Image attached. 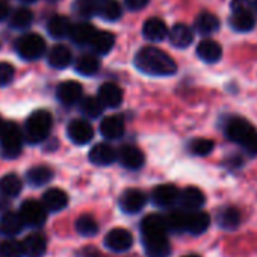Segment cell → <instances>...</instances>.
Returning a JSON list of instances; mask_svg holds the SVG:
<instances>
[{"label": "cell", "instance_id": "32", "mask_svg": "<svg viewBox=\"0 0 257 257\" xmlns=\"http://www.w3.org/2000/svg\"><path fill=\"white\" fill-rule=\"evenodd\" d=\"M47 31L49 34L53 37V38H65L70 35V31H71V23L67 17L64 16H53L50 20H49V25H47Z\"/></svg>", "mask_w": 257, "mask_h": 257}, {"label": "cell", "instance_id": "48", "mask_svg": "<svg viewBox=\"0 0 257 257\" xmlns=\"http://www.w3.org/2000/svg\"><path fill=\"white\" fill-rule=\"evenodd\" d=\"M10 14V4L7 0H0V22H4Z\"/></svg>", "mask_w": 257, "mask_h": 257}, {"label": "cell", "instance_id": "16", "mask_svg": "<svg viewBox=\"0 0 257 257\" xmlns=\"http://www.w3.org/2000/svg\"><path fill=\"white\" fill-rule=\"evenodd\" d=\"M22 249L26 257H43L47 249V240L41 233H32L22 242Z\"/></svg>", "mask_w": 257, "mask_h": 257}, {"label": "cell", "instance_id": "29", "mask_svg": "<svg viewBox=\"0 0 257 257\" xmlns=\"http://www.w3.org/2000/svg\"><path fill=\"white\" fill-rule=\"evenodd\" d=\"M97 32V29L94 26H91L89 23H79L76 26H71V31H70V38L71 41H74L76 44L79 46H85V44H89L94 34Z\"/></svg>", "mask_w": 257, "mask_h": 257}, {"label": "cell", "instance_id": "35", "mask_svg": "<svg viewBox=\"0 0 257 257\" xmlns=\"http://www.w3.org/2000/svg\"><path fill=\"white\" fill-rule=\"evenodd\" d=\"M97 14L107 22H116L121 17L122 11H121V5L116 0H103L97 7Z\"/></svg>", "mask_w": 257, "mask_h": 257}, {"label": "cell", "instance_id": "19", "mask_svg": "<svg viewBox=\"0 0 257 257\" xmlns=\"http://www.w3.org/2000/svg\"><path fill=\"white\" fill-rule=\"evenodd\" d=\"M68 204V195L58 188H52L43 195V206L47 212H59Z\"/></svg>", "mask_w": 257, "mask_h": 257}, {"label": "cell", "instance_id": "8", "mask_svg": "<svg viewBox=\"0 0 257 257\" xmlns=\"http://www.w3.org/2000/svg\"><path fill=\"white\" fill-rule=\"evenodd\" d=\"M104 245L115 251V252H124L134 245V236L125 228H113L110 230L104 237Z\"/></svg>", "mask_w": 257, "mask_h": 257}, {"label": "cell", "instance_id": "43", "mask_svg": "<svg viewBox=\"0 0 257 257\" xmlns=\"http://www.w3.org/2000/svg\"><path fill=\"white\" fill-rule=\"evenodd\" d=\"M97 7H98L97 0H77L74 5V10L82 17H91V16L97 14Z\"/></svg>", "mask_w": 257, "mask_h": 257}, {"label": "cell", "instance_id": "30", "mask_svg": "<svg viewBox=\"0 0 257 257\" xmlns=\"http://www.w3.org/2000/svg\"><path fill=\"white\" fill-rule=\"evenodd\" d=\"M23 183L19 176L16 174H5L0 177V194L8 198H14L22 192Z\"/></svg>", "mask_w": 257, "mask_h": 257}, {"label": "cell", "instance_id": "11", "mask_svg": "<svg viewBox=\"0 0 257 257\" xmlns=\"http://www.w3.org/2000/svg\"><path fill=\"white\" fill-rule=\"evenodd\" d=\"M116 159L121 162V165L127 170H140L143 168L146 158L144 153L135 147V146H122L119 152H116Z\"/></svg>", "mask_w": 257, "mask_h": 257}, {"label": "cell", "instance_id": "41", "mask_svg": "<svg viewBox=\"0 0 257 257\" xmlns=\"http://www.w3.org/2000/svg\"><path fill=\"white\" fill-rule=\"evenodd\" d=\"M213 147H215V143L207 138H197L189 144V150L195 156H207L212 153Z\"/></svg>", "mask_w": 257, "mask_h": 257}, {"label": "cell", "instance_id": "39", "mask_svg": "<svg viewBox=\"0 0 257 257\" xmlns=\"http://www.w3.org/2000/svg\"><path fill=\"white\" fill-rule=\"evenodd\" d=\"M32 20H34V14L31 10L28 8H20L17 10L13 16H11V26L16 28V29H26L32 25Z\"/></svg>", "mask_w": 257, "mask_h": 257}, {"label": "cell", "instance_id": "40", "mask_svg": "<svg viewBox=\"0 0 257 257\" xmlns=\"http://www.w3.org/2000/svg\"><path fill=\"white\" fill-rule=\"evenodd\" d=\"M168 231H176L182 233L185 231V224H186V212L185 210H174L168 216H165Z\"/></svg>", "mask_w": 257, "mask_h": 257}, {"label": "cell", "instance_id": "51", "mask_svg": "<svg viewBox=\"0 0 257 257\" xmlns=\"http://www.w3.org/2000/svg\"><path fill=\"white\" fill-rule=\"evenodd\" d=\"M2 125H4V122H2V119H0V131H2Z\"/></svg>", "mask_w": 257, "mask_h": 257}, {"label": "cell", "instance_id": "21", "mask_svg": "<svg viewBox=\"0 0 257 257\" xmlns=\"http://www.w3.org/2000/svg\"><path fill=\"white\" fill-rule=\"evenodd\" d=\"M100 134L107 140H118L124 134V121L118 115H110L101 119Z\"/></svg>", "mask_w": 257, "mask_h": 257}, {"label": "cell", "instance_id": "13", "mask_svg": "<svg viewBox=\"0 0 257 257\" xmlns=\"http://www.w3.org/2000/svg\"><path fill=\"white\" fill-rule=\"evenodd\" d=\"M82 94H83L82 85L79 82H74V80H65L62 83H59L56 88L58 100L67 106L79 103L82 100Z\"/></svg>", "mask_w": 257, "mask_h": 257}, {"label": "cell", "instance_id": "1", "mask_svg": "<svg viewBox=\"0 0 257 257\" xmlns=\"http://www.w3.org/2000/svg\"><path fill=\"white\" fill-rule=\"evenodd\" d=\"M135 65L140 71L150 76H173L177 71L174 59L158 47H144L135 56Z\"/></svg>", "mask_w": 257, "mask_h": 257}, {"label": "cell", "instance_id": "52", "mask_svg": "<svg viewBox=\"0 0 257 257\" xmlns=\"http://www.w3.org/2000/svg\"><path fill=\"white\" fill-rule=\"evenodd\" d=\"M255 10H257V0H255Z\"/></svg>", "mask_w": 257, "mask_h": 257}, {"label": "cell", "instance_id": "15", "mask_svg": "<svg viewBox=\"0 0 257 257\" xmlns=\"http://www.w3.org/2000/svg\"><path fill=\"white\" fill-rule=\"evenodd\" d=\"M103 107H118L122 101V91L118 85L106 82L98 89V97Z\"/></svg>", "mask_w": 257, "mask_h": 257}, {"label": "cell", "instance_id": "20", "mask_svg": "<svg viewBox=\"0 0 257 257\" xmlns=\"http://www.w3.org/2000/svg\"><path fill=\"white\" fill-rule=\"evenodd\" d=\"M143 243L149 257H168V254L171 252V245L167 236L143 237Z\"/></svg>", "mask_w": 257, "mask_h": 257}, {"label": "cell", "instance_id": "24", "mask_svg": "<svg viewBox=\"0 0 257 257\" xmlns=\"http://www.w3.org/2000/svg\"><path fill=\"white\" fill-rule=\"evenodd\" d=\"M47 61H49V65L53 67V68H58V70H62V68H67L71 61H73V55L70 52L68 47L59 44V46H55L50 49L49 52V56H47Z\"/></svg>", "mask_w": 257, "mask_h": 257}, {"label": "cell", "instance_id": "22", "mask_svg": "<svg viewBox=\"0 0 257 257\" xmlns=\"http://www.w3.org/2000/svg\"><path fill=\"white\" fill-rule=\"evenodd\" d=\"M168 37L170 41L174 47L177 49H186L191 46V43L194 41V32L189 26L179 23L176 26H173L171 31H168Z\"/></svg>", "mask_w": 257, "mask_h": 257}, {"label": "cell", "instance_id": "45", "mask_svg": "<svg viewBox=\"0 0 257 257\" xmlns=\"http://www.w3.org/2000/svg\"><path fill=\"white\" fill-rule=\"evenodd\" d=\"M231 10L233 13H251V0H233Z\"/></svg>", "mask_w": 257, "mask_h": 257}, {"label": "cell", "instance_id": "36", "mask_svg": "<svg viewBox=\"0 0 257 257\" xmlns=\"http://www.w3.org/2000/svg\"><path fill=\"white\" fill-rule=\"evenodd\" d=\"M100 70V61L94 55H82L76 61V71L82 76H92Z\"/></svg>", "mask_w": 257, "mask_h": 257}, {"label": "cell", "instance_id": "4", "mask_svg": "<svg viewBox=\"0 0 257 257\" xmlns=\"http://www.w3.org/2000/svg\"><path fill=\"white\" fill-rule=\"evenodd\" d=\"M23 132L16 122H4L0 131V146L2 156L7 159H16L23 149Z\"/></svg>", "mask_w": 257, "mask_h": 257}, {"label": "cell", "instance_id": "44", "mask_svg": "<svg viewBox=\"0 0 257 257\" xmlns=\"http://www.w3.org/2000/svg\"><path fill=\"white\" fill-rule=\"evenodd\" d=\"M16 74L14 67L10 62H0V86H7L13 82Z\"/></svg>", "mask_w": 257, "mask_h": 257}, {"label": "cell", "instance_id": "31", "mask_svg": "<svg viewBox=\"0 0 257 257\" xmlns=\"http://www.w3.org/2000/svg\"><path fill=\"white\" fill-rule=\"evenodd\" d=\"M219 20L216 16L210 14V13H201L197 19H195V29L198 34L201 35H210L215 34L219 29Z\"/></svg>", "mask_w": 257, "mask_h": 257}, {"label": "cell", "instance_id": "10", "mask_svg": "<svg viewBox=\"0 0 257 257\" xmlns=\"http://www.w3.org/2000/svg\"><path fill=\"white\" fill-rule=\"evenodd\" d=\"M141 233H143V237H162V236H167L168 227H167L165 216L158 215V213L147 215L141 221Z\"/></svg>", "mask_w": 257, "mask_h": 257}, {"label": "cell", "instance_id": "33", "mask_svg": "<svg viewBox=\"0 0 257 257\" xmlns=\"http://www.w3.org/2000/svg\"><path fill=\"white\" fill-rule=\"evenodd\" d=\"M230 26L236 32H249L255 26V19L251 13H233L230 17Z\"/></svg>", "mask_w": 257, "mask_h": 257}, {"label": "cell", "instance_id": "49", "mask_svg": "<svg viewBox=\"0 0 257 257\" xmlns=\"http://www.w3.org/2000/svg\"><path fill=\"white\" fill-rule=\"evenodd\" d=\"M22 2H25V4H34V2H37V0H22Z\"/></svg>", "mask_w": 257, "mask_h": 257}, {"label": "cell", "instance_id": "2", "mask_svg": "<svg viewBox=\"0 0 257 257\" xmlns=\"http://www.w3.org/2000/svg\"><path fill=\"white\" fill-rule=\"evenodd\" d=\"M225 135L251 156H257V128L245 118L234 116L225 125Z\"/></svg>", "mask_w": 257, "mask_h": 257}, {"label": "cell", "instance_id": "46", "mask_svg": "<svg viewBox=\"0 0 257 257\" xmlns=\"http://www.w3.org/2000/svg\"><path fill=\"white\" fill-rule=\"evenodd\" d=\"M150 0H124V4L128 10L132 11H140L143 8H146L149 5Z\"/></svg>", "mask_w": 257, "mask_h": 257}, {"label": "cell", "instance_id": "12", "mask_svg": "<svg viewBox=\"0 0 257 257\" xmlns=\"http://www.w3.org/2000/svg\"><path fill=\"white\" fill-rule=\"evenodd\" d=\"M182 206V210L185 212H197L201 210V207L204 206L206 197L204 194L194 186L185 188L182 192H179V200H177Z\"/></svg>", "mask_w": 257, "mask_h": 257}, {"label": "cell", "instance_id": "27", "mask_svg": "<svg viewBox=\"0 0 257 257\" xmlns=\"http://www.w3.org/2000/svg\"><path fill=\"white\" fill-rule=\"evenodd\" d=\"M25 224L19 213L16 212H7L2 218H0V230L7 236H16L23 230Z\"/></svg>", "mask_w": 257, "mask_h": 257}, {"label": "cell", "instance_id": "7", "mask_svg": "<svg viewBox=\"0 0 257 257\" xmlns=\"http://www.w3.org/2000/svg\"><path fill=\"white\" fill-rule=\"evenodd\" d=\"M67 135L77 146L88 144L94 137V128L86 119H73L67 127Z\"/></svg>", "mask_w": 257, "mask_h": 257}, {"label": "cell", "instance_id": "23", "mask_svg": "<svg viewBox=\"0 0 257 257\" xmlns=\"http://www.w3.org/2000/svg\"><path fill=\"white\" fill-rule=\"evenodd\" d=\"M197 55L201 61L207 62V64H215L221 59L222 56V49L221 46L213 41V40H203L198 46H197Z\"/></svg>", "mask_w": 257, "mask_h": 257}, {"label": "cell", "instance_id": "26", "mask_svg": "<svg viewBox=\"0 0 257 257\" xmlns=\"http://www.w3.org/2000/svg\"><path fill=\"white\" fill-rule=\"evenodd\" d=\"M113 44H115V37L107 31H97L89 43V46L97 55L109 53L113 49Z\"/></svg>", "mask_w": 257, "mask_h": 257}, {"label": "cell", "instance_id": "42", "mask_svg": "<svg viewBox=\"0 0 257 257\" xmlns=\"http://www.w3.org/2000/svg\"><path fill=\"white\" fill-rule=\"evenodd\" d=\"M22 243L14 239H7L0 243V257H22Z\"/></svg>", "mask_w": 257, "mask_h": 257}, {"label": "cell", "instance_id": "34", "mask_svg": "<svg viewBox=\"0 0 257 257\" xmlns=\"http://www.w3.org/2000/svg\"><path fill=\"white\" fill-rule=\"evenodd\" d=\"M26 179L32 186H43V185H47L53 179V171L49 167L38 165L28 171Z\"/></svg>", "mask_w": 257, "mask_h": 257}, {"label": "cell", "instance_id": "50", "mask_svg": "<svg viewBox=\"0 0 257 257\" xmlns=\"http://www.w3.org/2000/svg\"><path fill=\"white\" fill-rule=\"evenodd\" d=\"M185 257H200V255H197V254H188V255H185Z\"/></svg>", "mask_w": 257, "mask_h": 257}, {"label": "cell", "instance_id": "25", "mask_svg": "<svg viewBox=\"0 0 257 257\" xmlns=\"http://www.w3.org/2000/svg\"><path fill=\"white\" fill-rule=\"evenodd\" d=\"M143 34L149 41H162L168 35V28L161 19H150L144 23Z\"/></svg>", "mask_w": 257, "mask_h": 257}, {"label": "cell", "instance_id": "5", "mask_svg": "<svg viewBox=\"0 0 257 257\" xmlns=\"http://www.w3.org/2000/svg\"><path fill=\"white\" fill-rule=\"evenodd\" d=\"M16 50L20 58L26 61H35L46 53V41L37 34H26L17 40Z\"/></svg>", "mask_w": 257, "mask_h": 257}, {"label": "cell", "instance_id": "14", "mask_svg": "<svg viewBox=\"0 0 257 257\" xmlns=\"http://www.w3.org/2000/svg\"><path fill=\"white\" fill-rule=\"evenodd\" d=\"M152 200L159 207H171L179 200V189L174 185H159L152 192Z\"/></svg>", "mask_w": 257, "mask_h": 257}, {"label": "cell", "instance_id": "28", "mask_svg": "<svg viewBox=\"0 0 257 257\" xmlns=\"http://www.w3.org/2000/svg\"><path fill=\"white\" fill-rule=\"evenodd\" d=\"M218 224L221 228L228 230V231L237 228L240 224V212L233 206L222 207L218 213Z\"/></svg>", "mask_w": 257, "mask_h": 257}, {"label": "cell", "instance_id": "6", "mask_svg": "<svg viewBox=\"0 0 257 257\" xmlns=\"http://www.w3.org/2000/svg\"><path fill=\"white\" fill-rule=\"evenodd\" d=\"M20 218L25 225L29 227H40L46 222L47 210L44 209L43 203H38L35 200H28L20 207Z\"/></svg>", "mask_w": 257, "mask_h": 257}, {"label": "cell", "instance_id": "3", "mask_svg": "<svg viewBox=\"0 0 257 257\" xmlns=\"http://www.w3.org/2000/svg\"><path fill=\"white\" fill-rule=\"evenodd\" d=\"M52 122H53V118L49 110H44V109L35 110L28 116L25 122L23 137L26 138L29 144L43 143L52 131Z\"/></svg>", "mask_w": 257, "mask_h": 257}, {"label": "cell", "instance_id": "18", "mask_svg": "<svg viewBox=\"0 0 257 257\" xmlns=\"http://www.w3.org/2000/svg\"><path fill=\"white\" fill-rule=\"evenodd\" d=\"M210 225V216L203 212H186V224H185V231L191 234H201L204 233Z\"/></svg>", "mask_w": 257, "mask_h": 257}, {"label": "cell", "instance_id": "53", "mask_svg": "<svg viewBox=\"0 0 257 257\" xmlns=\"http://www.w3.org/2000/svg\"><path fill=\"white\" fill-rule=\"evenodd\" d=\"M52 2H56V0H52Z\"/></svg>", "mask_w": 257, "mask_h": 257}, {"label": "cell", "instance_id": "17", "mask_svg": "<svg viewBox=\"0 0 257 257\" xmlns=\"http://www.w3.org/2000/svg\"><path fill=\"white\" fill-rule=\"evenodd\" d=\"M89 161L98 167H107L116 161V152L109 144H97L89 152Z\"/></svg>", "mask_w": 257, "mask_h": 257}, {"label": "cell", "instance_id": "37", "mask_svg": "<svg viewBox=\"0 0 257 257\" xmlns=\"http://www.w3.org/2000/svg\"><path fill=\"white\" fill-rule=\"evenodd\" d=\"M79 103H80L82 113L89 116V118H98L104 109L97 97H83Z\"/></svg>", "mask_w": 257, "mask_h": 257}, {"label": "cell", "instance_id": "38", "mask_svg": "<svg viewBox=\"0 0 257 257\" xmlns=\"http://www.w3.org/2000/svg\"><path fill=\"white\" fill-rule=\"evenodd\" d=\"M76 230L82 236H94L98 231V224L94 216L91 215H82L76 221Z\"/></svg>", "mask_w": 257, "mask_h": 257}, {"label": "cell", "instance_id": "47", "mask_svg": "<svg viewBox=\"0 0 257 257\" xmlns=\"http://www.w3.org/2000/svg\"><path fill=\"white\" fill-rule=\"evenodd\" d=\"M77 257H101V254L94 246H85L77 252Z\"/></svg>", "mask_w": 257, "mask_h": 257}, {"label": "cell", "instance_id": "9", "mask_svg": "<svg viewBox=\"0 0 257 257\" xmlns=\"http://www.w3.org/2000/svg\"><path fill=\"white\" fill-rule=\"evenodd\" d=\"M147 203V195L141 189H125L119 197V207L125 213H137Z\"/></svg>", "mask_w": 257, "mask_h": 257}]
</instances>
